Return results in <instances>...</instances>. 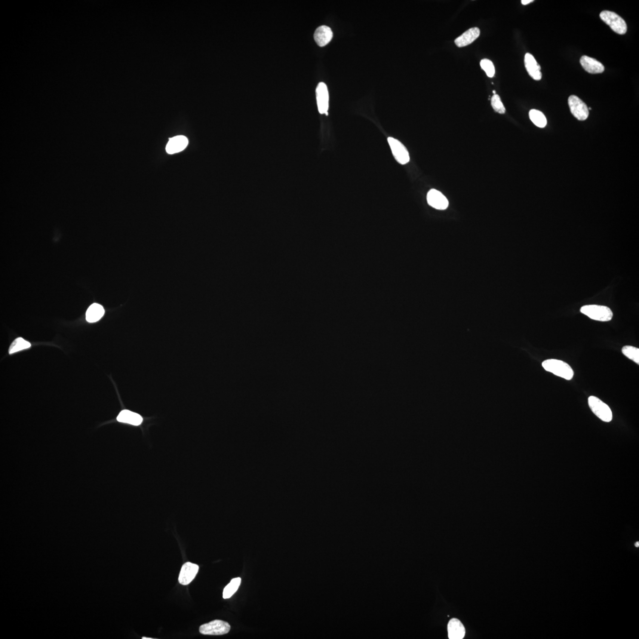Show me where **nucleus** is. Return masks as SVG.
<instances>
[{"label": "nucleus", "instance_id": "obj_4", "mask_svg": "<svg viewBox=\"0 0 639 639\" xmlns=\"http://www.w3.org/2000/svg\"><path fill=\"white\" fill-rule=\"evenodd\" d=\"M588 405L592 412L603 422H610L612 420V411L601 399L594 396H591L588 398Z\"/></svg>", "mask_w": 639, "mask_h": 639}, {"label": "nucleus", "instance_id": "obj_1", "mask_svg": "<svg viewBox=\"0 0 639 639\" xmlns=\"http://www.w3.org/2000/svg\"><path fill=\"white\" fill-rule=\"evenodd\" d=\"M542 367L546 371L567 380H572L574 377V373L572 368L564 361L557 359H548L543 362Z\"/></svg>", "mask_w": 639, "mask_h": 639}, {"label": "nucleus", "instance_id": "obj_19", "mask_svg": "<svg viewBox=\"0 0 639 639\" xmlns=\"http://www.w3.org/2000/svg\"><path fill=\"white\" fill-rule=\"evenodd\" d=\"M242 579L241 577H236L231 580V581L224 588L223 593V597L224 599H228L232 597L235 593L238 591L240 585H241Z\"/></svg>", "mask_w": 639, "mask_h": 639}, {"label": "nucleus", "instance_id": "obj_7", "mask_svg": "<svg viewBox=\"0 0 639 639\" xmlns=\"http://www.w3.org/2000/svg\"><path fill=\"white\" fill-rule=\"evenodd\" d=\"M388 142L393 156L399 164L405 165L410 162L409 153L403 144L391 137L388 138Z\"/></svg>", "mask_w": 639, "mask_h": 639}, {"label": "nucleus", "instance_id": "obj_16", "mask_svg": "<svg viewBox=\"0 0 639 639\" xmlns=\"http://www.w3.org/2000/svg\"><path fill=\"white\" fill-rule=\"evenodd\" d=\"M448 637L450 639H462L465 637V629L458 619H451L447 625Z\"/></svg>", "mask_w": 639, "mask_h": 639}, {"label": "nucleus", "instance_id": "obj_23", "mask_svg": "<svg viewBox=\"0 0 639 639\" xmlns=\"http://www.w3.org/2000/svg\"><path fill=\"white\" fill-rule=\"evenodd\" d=\"M480 65L481 68L486 73L488 77L493 78L495 75V66L492 61L490 60L484 59L481 61Z\"/></svg>", "mask_w": 639, "mask_h": 639}, {"label": "nucleus", "instance_id": "obj_21", "mask_svg": "<svg viewBox=\"0 0 639 639\" xmlns=\"http://www.w3.org/2000/svg\"><path fill=\"white\" fill-rule=\"evenodd\" d=\"M529 118L531 121L537 127L543 128L547 125V119L545 116L539 110H531L529 112Z\"/></svg>", "mask_w": 639, "mask_h": 639}, {"label": "nucleus", "instance_id": "obj_17", "mask_svg": "<svg viewBox=\"0 0 639 639\" xmlns=\"http://www.w3.org/2000/svg\"><path fill=\"white\" fill-rule=\"evenodd\" d=\"M117 420L119 422L130 424L133 426H139L143 422V418L139 414L127 410L122 411L117 417Z\"/></svg>", "mask_w": 639, "mask_h": 639}, {"label": "nucleus", "instance_id": "obj_6", "mask_svg": "<svg viewBox=\"0 0 639 639\" xmlns=\"http://www.w3.org/2000/svg\"><path fill=\"white\" fill-rule=\"evenodd\" d=\"M568 104L571 113L578 121H583L587 119L589 116V110L587 106L579 97L571 96L568 98Z\"/></svg>", "mask_w": 639, "mask_h": 639}, {"label": "nucleus", "instance_id": "obj_22", "mask_svg": "<svg viewBox=\"0 0 639 639\" xmlns=\"http://www.w3.org/2000/svg\"><path fill=\"white\" fill-rule=\"evenodd\" d=\"M622 352L627 358L639 364V349L632 346H625L622 349Z\"/></svg>", "mask_w": 639, "mask_h": 639}, {"label": "nucleus", "instance_id": "obj_20", "mask_svg": "<svg viewBox=\"0 0 639 639\" xmlns=\"http://www.w3.org/2000/svg\"><path fill=\"white\" fill-rule=\"evenodd\" d=\"M30 347H31V344L28 341L24 340L22 337L17 338L9 348V354H13L14 353L29 349Z\"/></svg>", "mask_w": 639, "mask_h": 639}, {"label": "nucleus", "instance_id": "obj_24", "mask_svg": "<svg viewBox=\"0 0 639 639\" xmlns=\"http://www.w3.org/2000/svg\"><path fill=\"white\" fill-rule=\"evenodd\" d=\"M491 102L493 109L496 112L502 114V115L506 113L505 107L503 105L502 100H501L499 95H493V96L491 98Z\"/></svg>", "mask_w": 639, "mask_h": 639}, {"label": "nucleus", "instance_id": "obj_11", "mask_svg": "<svg viewBox=\"0 0 639 639\" xmlns=\"http://www.w3.org/2000/svg\"><path fill=\"white\" fill-rule=\"evenodd\" d=\"M524 64L527 71L531 78L536 81L542 79L541 67L537 64L535 58L532 55L527 53L525 55Z\"/></svg>", "mask_w": 639, "mask_h": 639}, {"label": "nucleus", "instance_id": "obj_18", "mask_svg": "<svg viewBox=\"0 0 639 639\" xmlns=\"http://www.w3.org/2000/svg\"><path fill=\"white\" fill-rule=\"evenodd\" d=\"M103 307L99 304H92L86 312V320L89 322H95L99 321L104 315Z\"/></svg>", "mask_w": 639, "mask_h": 639}, {"label": "nucleus", "instance_id": "obj_25", "mask_svg": "<svg viewBox=\"0 0 639 639\" xmlns=\"http://www.w3.org/2000/svg\"><path fill=\"white\" fill-rule=\"evenodd\" d=\"M533 1V0H522L521 3L522 4L526 5Z\"/></svg>", "mask_w": 639, "mask_h": 639}, {"label": "nucleus", "instance_id": "obj_12", "mask_svg": "<svg viewBox=\"0 0 639 639\" xmlns=\"http://www.w3.org/2000/svg\"><path fill=\"white\" fill-rule=\"evenodd\" d=\"M189 140L184 136H177L170 138L166 147V150L168 154L180 152L185 149L188 146Z\"/></svg>", "mask_w": 639, "mask_h": 639}, {"label": "nucleus", "instance_id": "obj_13", "mask_svg": "<svg viewBox=\"0 0 639 639\" xmlns=\"http://www.w3.org/2000/svg\"><path fill=\"white\" fill-rule=\"evenodd\" d=\"M479 35H480V30L478 27H472L456 38L454 43L457 47H465L472 44L479 38Z\"/></svg>", "mask_w": 639, "mask_h": 639}, {"label": "nucleus", "instance_id": "obj_14", "mask_svg": "<svg viewBox=\"0 0 639 639\" xmlns=\"http://www.w3.org/2000/svg\"><path fill=\"white\" fill-rule=\"evenodd\" d=\"M314 38L319 47H325L333 38L332 30L327 26H320L316 30Z\"/></svg>", "mask_w": 639, "mask_h": 639}, {"label": "nucleus", "instance_id": "obj_27", "mask_svg": "<svg viewBox=\"0 0 639 639\" xmlns=\"http://www.w3.org/2000/svg\"><path fill=\"white\" fill-rule=\"evenodd\" d=\"M142 639H152V638H145V637H143V638H142Z\"/></svg>", "mask_w": 639, "mask_h": 639}, {"label": "nucleus", "instance_id": "obj_5", "mask_svg": "<svg viewBox=\"0 0 639 639\" xmlns=\"http://www.w3.org/2000/svg\"><path fill=\"white\" fill-rule=\"evenodd\" d=\"M230 628L228 623L215 620L201 626L199 631L201 634L205 635H223L228 634Z\"/></svg>", "mask_w": 639, "mask_h": 639}, {"label": "nucleus", "instance_id": "obj_9", "mask_svg": "<svg viewBox=\"0 0 639 639\" xmlns=\"http://www.w3.org/2000/svg\"><path fill=\"white\" fill-rule=\"evenodd\" d=\"M427 201L431 207L437 210H446L448 206V201L446 196L435 189H432L428 192Z\"/></svg>", "mask_w": 639, "mask_h": 639}, {"label": "nucleus", "instance_id": "obj_26", "mask_svg": "<svg viewBox=\"0 0 639 639\" xmlns=\"http://www.w3.org/2000/svg\"><path fill=\"white\" fill-rule=\"evenodd\" d=\"M639 542H637V543H635V546H637V547H639Z\"/></svg>", "mask_w": 639, "mask_h": 639}, {"label": "nucleus", "instance_id": "obj_2", "mask_svg": "<svg viewBox=\"0 0 639 639\" xmlns=\"http://www.w3.org/2000/svg\"><path fill=\"white\" fill-rule=\"evenodd\" d=\"M582 314L594 320L608 321L613 318V313L610 308L606 306L588 305L580 309Z\"/></svg>", "mask_w": 639, "mask_h": 639}, {"label": "nucleus", "instance_id": "obj_10", "mask_svg": "<svg viewBox=\"0 0 639 639\" xmlns=\"http://www.w3.org/2000/svg\"><path fill=\"white\" fill-rule=\"evenodd\" d=\"M198 570L199 567L197 565L192 564V562H187L184 564L181 568L180 576L178 577L179 582L183 585L190 584L195 578Z\"/></svg>", "mask_w": 639, "mask_h": 639}, {"label": "nucleus", "instance_id": "obj_28", "mask_svg": "<svg viewBox=\"0 0 639 639\" xmlns=\"http://www.w3.org/2000/svg\"><path fill=\"white\" fill-rule=\"evenodd\" d=\"M493 93L494 95L496 94V91H493Z\"/></svg>", "mask_w": 639, "mask_h": 639}, {"label": "nucleus", "instance_id": "obj_3", "mask_svg": "<svg viewBox=\"0 0 639 639\" xmlns=\"http://www.w3.org/2000/svg\"><path fill=\"white\" fill-rule=\"evenodd\" d=\"M601 19L606 23L614 32L619 35H625L628 30L626 21L618 14L613 11H603L600 14Z\"/></svg>", "mask_w": 639, "mask_h": 639}, {"label": "nucleus", "instance_id": "obj_8", "mask_svg": "<svg viewBox=\"0 0 639 639\" xmlns=\"http://www.w3.org/2000/svg\"><path fill=\"white\" fill-rule=\"evenodd\" d=\"M316 94L319 113L327 116L329 106V94L326 84L324 82H320L316 88Z\"/></svg>", "mask_w": 639, "mask_h": 639}, {"label": "nucleus", "instance_id": "obj_15", "mask_svg": "<svg viewBox=\"0 0 639 639\" xmlns=\"http://www.w3.org/2000/svg\"><path fill=\"white\" fill-rule=\"evenodd\" d=\"M580 63L586 72L592 74L603 73L605 70L603 64L594 58L587 56L582 57L580 60Z\"/></svg>", "mask_w": 639, "mask_h": 639}]
</instances>
